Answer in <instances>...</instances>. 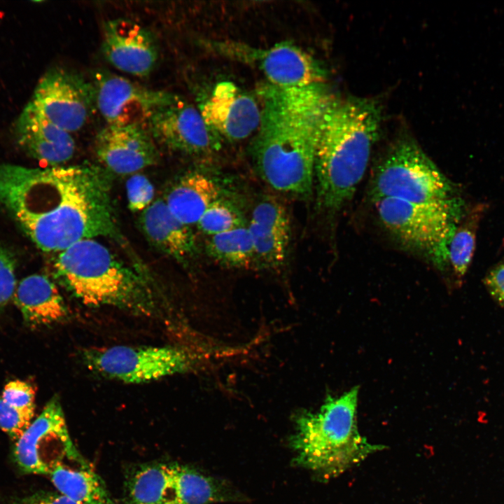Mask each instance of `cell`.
<instances>
[{"instance_id":"cell-29","label":"cell","mask_w":504,"mask_h":504,"mask_svg":"<svg viewBox=\"0 0 504 504\" xmlns=\"http://www.w3.org/2000/svg\"><path fill=\"white\" fill-rule=\"evenodd\" d=\"M126 190L129 208L132 211L142 212L153 202L154 188L144 175H132L127 181Z\"/></svg>"},{"instance_id":"cell-11","label":"cell","mask_w":504,"mask_h":504,"mask_svg":"<svg viewBox=\"0 0 504 504\" xmlns=\"http://www.w3.org/2000/svg\"><path fill=\"white\" fill-rule=\"evenodd\" d=\"M212 49L223 56L258 69L270 85L283 88H300L321 83L325 71L312 56L290 43L266 49L241 43H212Z\"/></svg>"},{"instance_id":"cell-28","label":"cell","mask_w":504,"mask_h":504,"mask_svg":"<svg viewBox=\"0 0 504 504\" xmlns=\"http://www.w3.org/2000/svg\"><path fill=\"white\" fill-rule=\"evenodd\" d=\"M34 412L6 402L0 396V429L17 441L32 422Z\"/></svg>"},{"instance_id":"cell-10","label":"cell","mask_w":504,"mask_h":504,"mask_svg":"<svg viewBox=\"0 0 504 504\" xmlns=\"http://www.w3.org/2000/svg\"><path fill=\"white\" fill-rule=\"evenodd\" d=\"M13 457L22 472L35 475H50L65 457L79 459L57 398L46 405L15 441Z\"/></svg>"},{"instance_id":"cell-13","label":"cell","mask_w":504,"mask_h":504,"mask_svg":"<svg viewBox=\"0 0 504 504\" xmlns=\"http://www.w3.org/2000/svg\"><path fill=\"white\" fill-rule=\"evenodd\" d=\"M95 104L108 125L146 124L172 93L150 90L106 70L93 76Z\"/></svg>"},{"instance_id":"cell-2","label":"cell","mask_w":504,"mask_h":504,"mask_svg":"<svg viewBox=\"0 0 504 504\" xmlns=\"http://www.w3.org/2000/svg\"><path fill=\"white\" fill-rule=\"evenodd\" d=\"M262 108L253 145L258 175L273 189L309 197L324 114L332 99L320 84L261 91Z\"/></svg>"},{"instance_id":"cell-18","label":"cell","mask_w":504,"mask_h":504,"mask_svg":"<svg viewBox=\"0 0 504 504\" xmlns=\"http://www.w3.org/2000/svg\"><path fill=\"white\" fill-rule=\"evenodd\" d=\"M251 236L256 267L274 269L286 259L290 240V220L284 206L266 197L254 207L247 226Z\"/></svg>"},{"instance_id":"cell-14","label":"cell","mask_w":504,"mask_h":504,"mask_svg":"<svg viewBox=\"0 0 504 504\" xmlns=\"http://www.w3.org/2000/svg\"><path fill=\"white\" fill-rule=\"evenodd\" d=\"M102 33V51L111 65L138 77L153 71L159 48L149 30L131 20L116 18L104 24Z\"/></svg>"},{"instance_id":"cell-30","label":"cell","mask_w":504,"mask_h":504,"mask_svg":"<svg viewBox=\"0 0 504 504\" xmlns=\"http://www.w3.org/2000/svg\"><path fill=\"white\" fill-rule=\"evenodd\" d=\"M1 397L15 407L34 412L35 391L32 386L25 382L14 380L8 382L4 386Z\"/></svg>"},{"instance_id":"cell-8","label":"cell","mask_w":504,"mask_h":504,"mask_svg":"<svg viewBox=\"0 0 504 504\" xmlns=\"http://www.w3.org/2000/svg\"><path fill=\"white\" fill-rule=\"evenodd\" d=\"M85 363L106 377L125 383H143L190 370L194 358L174 346H113L90 349Z\"/></svg>"},{"instance_id":"cell-7","label":"cell","mask_w":504,"mask_h":504,"mask_svg":"<svg viewBox=\"0 0 504 504\" xmlns=\"http://www.w3.org/2000/svg\"><path fill=\"white\" fill-rule=\"evenodd\" d=\"M374 202L388 231L405 244L430 255L447 242L467 211L457 196L424 202L396 198Z\"/></svg>"},{"instance_id":"cell-19","label":"cell","mask_w":504,"mask_h":504,"mask_svg":"<svg viewBox=\"0 0 504 504\" xmlns=\"http://www.w3.org/2000/svg\"><path fill=\"white\" fill-rule=\"evenodd\" d=\"M140 224L148 241L177 261L186 262L195 254V238L190 226L172 214L164 200L153 201L141 212Z\"/></svg>"},{"instance_id":"cell-23","label":"cell","mask_w":504,"mask_h":504,"mask_svg":"<svg viewBox=\"0 0 504 504\" xmlns=\"http://www.w3.org/2000/svg\"><path fill=\"white\" fill-rule=\"evenodd\" d=\"M125 491L129 504H173L172 464L140 465L127 477Z\"/></svg>"},{"instance_id":"cell-3","label":"cell","mask_w":504,"mask_h":504,"mask_svg":"<svg viewBox=\"0 0 504 504\" xmlns=\"http://www.w3.org/2000/svg\"><path fill=\"white\" fill-rule=\"evenodd\" d=\"M380 122V107L373 100H332L323 118L315 160L318 208L335 213L351 200L366 171Z\"/></svg>"},{"instance_id":"cell-26","label":"cell","mask_w":504,"mask_h":504,"mask_svg":"<svg viewBox=\"0 0 504 504\" xmlns=\"http://www.w3.org/2000/svg\"><path fill=\"white\" fill-rule=\"evenodd\" d=\"M207 255L220 265L238 269L256 267L251 234L247 226L210 236Z\"/></svg>"},{"instance_id":"cell-16","label":"cell","mask_w":504,"mask_h":504,"mask_svg":"<svg viewBox=\"0 0 504 504\" xmlns=\"http://www.w3.org/2000/svg\"><path fill=\"white\" fill-rule=\"evenodd\" d=\"M95 153L107 171L134 174L157 163L158 146L146 124L108 125L95 139Z\"/></svg>"},{"instance_id":"cell-12","label":"cell","mask_w":504,"mask_h":504,"mask_svg":"<svg viewBox=\"0 0 504 504\" xmlns=\"http://www.w3.org/2000/svg\"><path fill=\"white\" fill-rule=\"evenodd\" d=\"M157 146L189 155H203L218 149V136L204 122L199 109L172 94L146 122Z\"/></svg>"},{"instance_id":"cell-33","label":"cell","mask_w":504,"mask_h":504,"mask_svg":"<svg viewBox=\"0 0 504 504\" xmlns=\"http://www.w3.org/2000/svg\"><path fill=\"white\" fill-rule=\"evenodd\" d=\"M13 504H78L60 493L38 491L17 499Z\"/></svg>"},{"instance_id":"cell-24","label":"cell","mask_w":504,"mask_h":504,"mask_svg":"<svg viewBox=\"0 0 504 504\" xmlns=\"http://www.w3.org/2000/svg\"><path fill=\"white\" fill-rule=\"evenodd\" d=\"M50 475L58 492L78 504H114L100 477L87 466L74 469L61 464Z\"/></svg>"},{"instance_id":"cell-32","label":"cell","mask_w":504,"mask_h":504,"mask_svg":"<svg viewBox=\"0 0 504 504\" xmlns=\"http://www.w3.org/2000/svg\"><path fill=\"white\" fill-rule=\"evenodd\" d=\"M484 284L493 300L504 307V261L488 271Z\"/></svg>"},{"instance_id":"cell-22","label":"cell","mask_w":504,"mask_h":504,"mask_svg":"<svg viewBox=\"0 0 504 504\" xmlns=\"http://www.w3.org/2000/svg\"><path fill=\"white\" fill-rule=\"evenodd\" d=\"M486 206L477 204L467 211L460 223L433 259L442 269L448 266L460 283L471 264L476 246L477 231Z\"/></svg>"},{"instance_id":"cell-6","label":"cell","mask_w":504,"mask_h":504,"mask_svg":"<svg viewBox=\"0 0 504 504\" xmlns=\"http://www.w3.org/2000/svg\"><path fill=\"white\" fill-rule=\"evenodd\" d=\"M453 183L412 140L398 142L377 167L371 186L373 202L396 198L424 202L454 197Z\"/></svg>"},{"instance_id":"cell-20","label":"cell","mask_w":504,"mask_h":504,"mask_svg":"<svg viewBox=\"0 0 504 504\" xmlns=\"http://www.w3.org/2000/svg\"><path fill=\"white\" fill-rule=\"evenodd\" d=\"M14 302L25 323L32 327L62 321L68 315L66 305L56 285L47 276L32 274L15 288Z\"/></svg>"},{"instance_id":"cell-5","label":"cell","mask_w":504,"mask_h":504,"mask_svg":"<svg viewBox=\"0 0 504 504\" xmlns=\"http://www.w3.org/2000/svg\"><path fill=\"white\" fill-rule=\"evenodd\" d=\"M54 267L59 281L86 305L144 313L152 308L145 279L94 239L81 240L59 252Z\"/></svg>"},{"instance_id":"cell-4","label":"cell","mask_w":504,"mask_h":504,"mask_svg":"<svg viewBox=\"0 0 504 504\" xmlns=\"http://www.w3.org/2000/svg\"><path fill=\"white\" fill-rule=\"evenodd\" d=\"M358 395L355 386L339 397H328L318 412L297 415L291 445L298 465L330 478L385 447L369 442L359 433Z\"/></svg>"},{"instance_id":"cell-31","label":"cell","mask_w":504,"mask_h":504,"mask_svg":"<svg viewBox=\"0 0 504 504\" xmlns=\"http://www.w3.org/2000/svg\"><path fill=\"white\" fill-rule=\"evenodd\" d=\"M15 260L12 253L0 246V309L13 296L16 288Z\"/></svg>"},{"instance_id":"cell-1","label":"cell","mask_w":504,"mask_h":504,"mask_svg":"<svg viewBox=\"0 0 504 504\" xmlns=\"http://www.w3.org/2000/svg\"><path fill=\"white\" fill-rule=\"evenodd\" d=\"M0 203L45 251L118 235L108 178L94 166L0 164Z\"/></svg>"},{"instance_id":"cell-27","label":"cell","mask_w":504,"mask_h":504,"mask_svg":"<svg viewBox=\"0 0 504 504\" xmlns=\"http://www.w3.org/2000/svg\"><path fill=\"white\" fill-rule=\"evenodd\" d=\"M197 225L201 232L209 236L246 226L239 207L222 197L210 204Z\"/></svg>"},{"instance_id":"cell-9","label":"cell","mask_w":504,"mask_h":504,"mask_svg":"<svg viewBox=\"0 0 504 504\" xmlns=\"http://www.w3.org/2000/svg\"><path fill=\"white\" fill-rule=\"evenodd\" d=\"M30 102L48 120L69 133L82 129L96 108L95 90L79 73L53 67L40 78Z\"/></svg>"},{"instance_id":"cell-17","label":"cell","mask_w":504,"mask_h":504,"mask_svg":"<svg viewBox=\"0 0 504 504\" xmlns=\"http://www.w3.org/2000/svg\"><path fill=\"white\" fill-rule=\"evenodd\" d=\"M20 147L29 156L52 167L69 161L75 152L71 133L48 120L29 102L13 127Z\"/></svg>"},{"instance_id":"cell-15","label":"cell","mask_w":504,"mask_h":504,"mask_svg":"<svg viewBox=\"0 0 504 504\" xmlns=\"http://www.w3.org/2000/svg\"><path fill=\"white\" fill-rule=\"evenodd\" d=\"M199 111L210 129L229 141L248 137L258 130L261 120L255 99L230 81L218 83Z\"/></svg>"},{"instance_id":"cell-25","label":"cell","mask_w":504,"mask_h":504,"mask_svg":"<svg viewBox=\"0 0 504 504\" xmlns=\"http://www.w3.org/2000/svg\"><path fill=\"white\" fill-rule=\"evenodd\" d=\"M173 504H210L230 498L225 486L188 467L172 464Z\"/></svg>"},{"instance_id":"cell-21","label":"cell","mask_w":504,"mask_h":504,"mask_svg":"<svg viewBox=\"0 0 504 504\" xmlns=\"http://www.w3.org/2000/svg\"><path fill=\"white\" fill-rule=\"evenodd\" d=\"M220 188L210 176L192 172L181 176L164 200L172 214L190 226L200 220L207 208L220 197Z\"/></svg>"}]
</instances>
